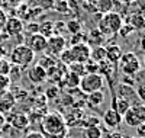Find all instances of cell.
Here are the masks:
<instances>
[{
  "label": "cell",
  "instance_id": "1",
  "mask_svg": "<svg viewBox=\"0 0 145 138\" xmlns=\"http://www.w3.org/2000/svg\"><path fill=\"white\" fill-rule=\"evenodd\" d=\"M39 132L45 138H64L68 135L70 131L63 114L59 112H46L39 121Z\"/></svg>",
  "mask_w": 145,
  "mask_h": 138
},
{
  "label": "cell",
  "instance_id": "2",
  "mask_svg": "<svg viewBox=\"0 0 145 138\" xmlns=\"http://www.w3.org/2000/svg\"><path fill=\"white\" fill-rule=\"evenodd\" d=\"M35 61V54L25 45V44H18L9 54V62L12 66H18L20 68H28L32 66Z\"/></svg>",
  "mask_w": 145,
  "mask_h": 138
},
{
  "label": "cell",
  "instance_id": "3",
  "mask_svg": "<svg viewBox=\"0 0 145 138\" xmlns=\"http://www.w3.org/2000/svg\"><path fill=\"white\" fill-rule=\"evenodd\" d=\"M122 25H123L122 16L115 13V12H110V13H106L100 18V20L97 22V29L105 36H113L118 35Z\"/></svg>",
  "mask_w": 145,
  "mask_h": 138
},
{
  "label": "cell",
  "instance_id": "4",
  "mask_svg": "<svg viewBox=\"0 0 145 138\" xmlns=\"http://www.w3.org/2000/svg\"><path fill=\"white\" fill-rule=\"evenodd\" d=\"M141 60L138 58V55L132 51L123 53L120 60L118 61V68L123 73L125 77H135L137 74L141 71Z\"/></svg>",
  "mask_w": 145,
  "mask_h": 138
},
{
  "label": "cell",
  "instance_id": "5",
  "mask_svg": "<svg viewBox=\"0 0 145 138\" xmlns=\"http://www.w3.org/2000/svg\"><path fill=\"white\" fill-rule=\"evenodd\" d=\"M105 87V79L100 76L99 73L96 74H84L80 79L78 84V90L84 95H90L93 92H99L103 90Z\"/></svg>",
  "mask_w": 145,
  "mask_h": 138
},
{
  "label": "cell",
  "instance_id": "6",
  "mask_svg": "<svg viewBox=\"0 0 145 138\" xmlns=\"http://www.w3.org/2000/svg\"><path fill=\"white\" fill-rule=\"evenodd\" d=\"M122 121L128 125V127H139L141 124L145 122V105L144 103H135L132 105L128 112L122 116Z\"/></svg>",
  "mask_w": 145,
  "mask_h": 138
},
{
  "label": "cell",
  "instance_id": "7",
  "mask_svg": "<svg viewBox=\"0 0 145 138\" xmlns=\"http://www.w3.org/2000/svg\"><path fill=\"white\" fill-rule=\"evenodd\" d=\"M67 47V41L63 35H52L51 38L46 39V47H45V53L46 55H50L52 58H58Z\"/></svg>",
  "mask_w": 145,
  "mask_h": 138
},
{
  "label": "cell",
  "instance_id": "8",
  "mask_svg": "<svg viewBox=\"0 0 145 138\" xmlns=\"http://www.w3.org/2000/svg\"><path fill=\"white\" fill-rule=\"evenodd\" d=\"M90 51H91V47L87 42H81L70 47V53L74 62H81V64L90 60Z\"/></svg>",
  "mask_w": 145,
  "mask_h": 138
},
{
  "label": "cell",
  "instance_id": "9",
  "mask_svg": "<svg viewBox=\"0 0 145 138\" xmlns=\"http://www.w3.org/2000/svg\"><path fill=\"white\" fill-rule=\"evenodd\" d=\"M6 122H9L12 127L18 131H23L29 127L31 124V118L25 114V112H13V114L7 115Z\"/></svg>",
  "mask_w": 145,
  "mask_h": 138
},
{
  "label": "cell",
  "instance_id": "10",
  "mask_svg": "<svg viewBox=\"0 0 145 138\" xmlns=\"http://www.w3.org/2000/svg\"><path fill=\"white\" fill-rule=\"evenodd\" d=\"M23 29H25V23H23V20H20L16 16H12V18H7V20L5 23V28H3V32L10 38V36L22 35Z\"/></svg>",
  "mask_w": 145,
  "mask_h": 138
},
{
  "label": "cell",
  "instance_id": "11",
  "mask_svg": "<svg viewBox=\"0 0 145 138\" xmlns=\"http://www.w3.org/2000/svg\"><path fill=\"white\" fill-rule=\"evenodd\" d=\"M31 51L36 55V54H44L45 53V47H46V38L41 34H33V35H29L28 36V41L25 44Z\"/></svg>",
  "mask_w": 145,
  "mask_h": 138
},
{
  "label": "cell",
  "instance_id": "12",
  "mask_svg": "<svg viewBox=\"0 0 145 138\" xmlns=\"http://www.w3.org/2000/svg\"><path fill=\"white\" fill-rule=\"evenodd\" d=\"M26 74H28V79L32 84L39 86V84H44L46 81V70H44L41 66L36 64V62L28 67Z\"/></svg>",
  "mask_w": 145,
  "mask_h": 138
},
{
  "label": "cell",
  "instance_id": "13",
  "mask_svg": "<svg viewBox=\"0 0 145 138\" xmlns=\"http://www.w3.org/2000/svg\"><path fill=\"white\" fill-rule=\"evenodd\" d=\"M65 73H67V67L63 66L59 61H57V64L51 70L46 71V80L52 81L54 84H58L59 81L63 80V77L65 76Z\"/></svg>",
  "mask_w": 145,
  "mask_h": 138
},
{
  "label": "cell",
  "instance_id": "14",
  "mask_svg": "<svg viewBox=\"0 0 145 138\" xmlns=\"http://www.w3.org/2000/svg\"><path fill=\"white\" fill-rule=\"evenodd\" d=\"M16 105V100L13 97V95H12L10 92H6L3 95H0V114H3L5 116L7 114H10L12 109L15 108Z\"/></svg>",
  "mask_w": 145,
  "mask_h": 138
},
{
  "label": "cell",
  "instance_id": "15",
  "mask_svg": "<svg viewBox=\"0 0 145 138\" xmlns=\"http://www.w3.org/2000/svg\"><path fill=\"white\" fill-rule=\"evenodd\" d=\"M106 48V61H109L110 64H118V61L120 60V57H122L123 51H122V48H120L118 44H110V45H107L105 47Z\"/></svg>",
  "mask_w": 145,
  "mask_h": 138
},
{
  "label": "cell",
  "instance_id": "16",
  "mask_svg": "<svg viewBox=\"0 0 145 138\" xmlns=\"http://www.w3.org/2000/svg\"><path fill=\"white\" fill-rule=\"evenodd\" d=\"M102 122L109 128H116V127H119V124L122 122V116H120L118 112H115L113 109H106L105 114H103Z\"/></svg>",
  "mask_w": 145,
  "mask_h": 138
},
{
  "label": "cell",
  "instance_id": "17",
  "mask_svg": "<svg viewBox=\"0 0 145 138\" xmlns=\"http://www.w3.org/2000/svg\"><path fill=\"white\" fill-rule=\"evenodd\" d=\"M126 23H128L134 31H141V29L145 28V16L141 13V12L131 13V15H128Z\"/></svg>",
  "mask_w": 145,
  "mask_h": 138
},
{
  "label": "cell",
  "instance_id": "18",
  "mask_svg": "<svg viewBox=\"0 0 145 138\" xmlns=\"http://www.w3.org/2000/svg\"><path fill=\"white\" fill-rule=\"evenodd\" d=\"M131 106H132L131 102H128L126 99L119 97V96H115V97L112 99V108H110V109H113L115 112H118L120 116H123Z\"/></svg>",
  "mask_w": 145,
  "mask_h": 138
},
{
  "label": "cell",
  "instance_id": "19",
  "mask_svg": "<svg viewBox=\"0 0 145 138\" xmlns=\"http://www.w3.org/2000/svg\"><path fill=\"white\" fill-rule=\"evenodd\" d=\"M64 119H65V124H67V127L70 128V125L71 127H77V124L78 121L83 118V110L80 108H71L65 115H63Z\"/></svg>",
  "mask_w": 145,
  "mask_h": 138
},
{
  "label": "cell",
  "instance_id": "20",
  "mask_svg": "<svg viewBox=\"0 0 145 138\" xmlns=\"http://www.w3.org/2000/svg\"><path fill=\"white\" fill-rule=\"evenodd\" d=\"M80 79H81V77H78V76H76V74L67 71L65 76L63 77V80L59 81L57 86H63V87H67L68 90H74V89H78Z\"/></svg>",
  "mask_w": 145,
  "mask_h": 138
},
{
  "label": "cell",
  "instance_id": "21",
  "mask_svg": "<svg viewBox=\"0 0 145 138\" xmlns=\"http://www.w3.org/2000/svg\"><path fill=\"white\" fill-rule=\"evenodd\" d=\"M86 36H87V41L90 42V44H89L90 47H100V45H103V42L106 41V36H105L97 28L90 29Z\"/></svg>",
  "mask_w": 145,
  "mask_h": 138
},
{
  "label": "cell",
  "instance_id": "22",
  "mask_svg": "<svg viewBox=\"0 0 145 138\" xmlns=\"http://www.w3.org/2000/svg\"><path fill=\"white\" fill-rule=\"evenodd\" d=\"M86 100H87V105H89L90 108H94V109H96V108L102 106V103L105 102V93H103V90L93 92V93L87 95Z\"/></svg>",
  "mask_w": 145,
  "mask_h": 138
},
{
  "label": "cell",
  "instance_id": "23",
  "mask_svg": "<svg viewBox=\"0 0 145 138\" xmlns=\"http://www.w3.org/2000/svg\"><path fill=\"white\" fill-rule=\"evenodd\" d=\"M100 122H102V119L99 116H94V115L84 116L83 115V118L77 124V127H83L84 129H86V128H90V127H100Z\"/></svg>",
  "mask_w": 145,
  "mask_h": 138
},
{
  "label": "cell",
  "instance_id": "24",
  "mask_svg": "<svg viewBox=\"0 0 145 138\" xmlns=\"http://www.w3.org/2000/svg\"><path fill=\"white\" fill-rule=\"evenodd\" d=\"M65 31H67L70 35L80 34V32H83V23H81L77 18H72V19H70L68 22H65Z\"/></svg>",
  "mask_w": 145,
  "mask_h": 138
},
{
  "label": "cell",
  "instance_id": "25",
  "mask_svg": "<svg viewBox=\"0 0 145 138\" xmlns=\"http://www.w3.org/2000/svg\"><path fill=\"white\" fill-rule=\"evenodd\" d=\"M38 34H41L44 38H51L54 34V22L51 20H45L42 23H39V28H38Z\"/></svg>",
  "mask_w": 145,
  "mask_h": 138
},
{
  "label": "cell",
  "instance_id": "26",
  "mask_svg": "<svg viewBox=\"0 0 145 138\" xmlns=\"http://www.w3.org/2000/svg\"><path fill=\"white\" fill-rule=\"evenodd\" d=\"M106 58V48L105 45H100V47H91V51H90V60L94 61V62H99L103 61Z\"/></svg>",
  "mask_w": 145,
  "mask_h": 138
},
{
  "label": "cell",
  "instance_id": "27",
  "mask_svg": "<svg viewBox=\"0 0 145 138\" xmlns=\"http://www.w3.org/2000/svg\"><path fill=\"white\" fill-rule=\"evenodd\" d=\"M96 9L100 15L110 13L113 12V0H96Z\"/></svg>",
  "mask_w": 145,
  "mask_h": 138
},
{
  "label": "cell",
  "instance_id": "28",
  "mask_svg": "<svg viewBox=\"0 0 145 138\" xmlns=\"http://www.w3.org/2000/svg\"><path fill=\"white\" fill-rule=\"evenodd\" d=\"M36 64L38 66H41L44 70H51L55 64H57V58H52V57H50V55H46V54H42L41 57H39V60L36 61Z\"/></svg>",
  "mask_w": 145,
  "mask_h": 138
},
{
  "label": "cell",
  "instance_id": "29",
  "mask_svg": "<svg viewBox=\"0 0 145 138\" xmlns=\"http://www.w3.org/2000/svg\"><path fill=\"white\" fill-rule=\"evenodd\" d=\"M67 71L76 74V76H78V77H83L84 74H86L84 64H81V62H72V64H70V66L67 67Z\"/></svg>",
  "mask_w": 145,
  "mask_h": 138
},
{
  "label": "cell",
  "instance_id": "30",
  "mask_svg": "<svg viewBox=\"0 0 145 138\" xmlns=\"http://www.w3.org/2000/svg\"><path fill=\"white\" fill-rule=\"evenodd\" d=\"M103 131L100 127H90L84 129V138H102Z\"/></svg>",
  "mask_w": 145,
  "mask_h": 138
},
{
  "label": "cell",
  "instance_id": "31",
  "mask_svg": "<svg viewBox=\"0 0 145 138\" xmlns=\"http://www.w3.org/2000/svg\"><path fill=\"white\" fill-rule=\"evenodd\" d=\"M22 73H23V68H20L18 66H12L10 67V71L7 74V77L10 79L12 83H15V81H19L22 79Z\"/></svg>",
  "mask_w": 145,
  "mask_h": 138
},
{
  "label": "cell",
  "instance_id": "32",
  "mask_svg": "<svg viewBox=\"0 0 145 138\" xmlns=\"http://www.w3.org/2000/svg\"><path fill=\"white\" fill-rule=\"evenodd\" d=\"M54 10H57L58 13H61V15H67L71 12L70 9V5H68V0H59V2H57L52 7Z\"/></svg>",
  "mask_w": 145,
  "mask_h": 138
},
{
  "label": "cell",
  "instance_id": "33",
  "mask_svg": "<svg viewBox=\"0 0 145 138\" xmlns=\"http://www.w3.org/2000/svg\"><path fill=\"white\" fill-rule=\"evenodd\" d=\"M44 96L46 99H57V97H59V86H57V84L48 86V89L45 90Z\"/></svg>",
  "mask_w": 145,
  "mask_h": 138
},
{
  "label": "cell",
  "instance_id": "34",
  "mask_svg": "<svg viewBox=\"0 0 145 138\" xmlns=\"http://www.w3.org/2000/svg\"><path fill=\"white\" fill-rule=\"evenodd\" d=\"M81 7L86 10L89 15L97 13V9H96V0H86V2H81Z\"/></svg>",
  "mask_w": 145,
  "mask_h": 138
},
{
  "label": "cell",
  "instance_id": "35",
  "mask_svg": "<svg viewBox=\"0 0 145 138\" xmlns=\"http://www.w3.org/2000/svg\"><path fill=\"white\" fill-rule=\"evenodd\" d=\"M84 70H86V74H96L99 71V64L89 60V61L84 62Z\"/></svg>",
  "mask_w": 145,
  "mask_h": 138
},
{
  "label": "cell",
  "instance_id": "36",
  "mask_svg": "<svg viewBox=\"0 0 145 138\" xmlns=\"http://www.w3.org/2000/svg\"><path fill=\"white\" fill-rule=\"evenodd\" d=\"M10 84H12V81H10V79L7 76H0V95L9 92L10 90Z\"/></svg>",
  "mask_w": 145,
  "mask_h": 138
},
{
  "label": "cell",
  "instance_id": "37",
  "mask_svg": "<svg viewBox=\"0 0 145 138\" xmlns=\"http://www.w3.org/2000/svg\"><path fill=\"white\" fill-rule=\"evenodd\" d=\"M134 32H135V31L132 29L128 23H123L122 26H120V29H119L118 35H119V36H122V38H128V36H129V35H132Z\"/></svg>",
  "mask_w": 145,
  "mask_h": 138
},
{
  "label": "cell",
  "instance_id": "38",
  "mask_svg": "<svg viewBox=\"0 0 145 138\" xmlns=\"http://www.w3.org/2000/svg\"><path fill=\"white\" fill-rule=\"evenodd\" d=\"M38 28H39V23L36 22H29L26 25V28L23 29V32H26V35H33V34H38Z\"/></svg>",
  "mask_w": 145,
  "mask_h": 138
},
{
  "label": "cell",
  "instance_id": "39",
  "mask_svg": "<svg viewBox=\"0 0 145 138\" xmlns=\"http://www.w3.org/2000/svg\"><path fill=\"white\" fill-rule=\"evenodd\" d=\"M36 6H38L41 10L52 9L54 7V0H36Z\"/></svg>",
  "mask_w": 145,
  "mask_h": 138
},
{
  "label": "cell",
  "instance_id": "40",
  "mask_svg": "<svg viewBox=\"0 0 145 138\" xmlns=\"http://www.w3.org/2000/svg\"><path fill=\"white\" fill-rule=\"evenodd\" d=\"M135 95H137L138 99H141V100L145 102V84H141V86L137 87V89H135Z\"/></svg>",
  "mask_w": 145,
  "mask_h": 138
},
{
  "label": "cell",
  "instance_id": "41",
  "mask_svg": "<svg viewBox=\"0 0 145 138\" xmlns=\"http://www.w3.org/2000/svg\"><path fill=\"white\" fill-rule=\"evenodd\" d=\"M22 138H45L39 131H28Z\"/></svg>",
  "mask_w": 145,
  "mask_h": 138
},
{
  "label": "cell",
  "instance_id": "42",
  "mask_svg": "<svg viewBox=\"0 0 145 138\" xmlns=\"http://www.w3.org/2000/svg\"><path fill=\"white\" fill-rule=\"evenodd\" d=\"M6 20H7V13H6L3 9H0V31H3Z\"/></svg>",
  "mask_w": 145,
  "mask_h": 138
},
{
  "label": "cell",
  "instance_id": "43",
  "mask_svg": "<svg viewBox=\"0 0 145 138\" xmlns=\"http://www.w3.org/2000/svg\"><path fill=\"white\" fill-rule=\"evenodd\" d=\"M137 128H138V135L142 137V138H145V122L141 124L139 127H137Z\"/></svg>",
  "mask_w": 145,
  "mask_h": 138
},
{
  "label": "cell",
  "instance_id": "44",
  "mask_svg": "<svg viewBox=\"0 0 145 138\" xmlns=\"http://www.w3.org/2000/svg\"><path fill=\"white\" fill-rule=\"evenodd\" d=\"M6 124H7V122H6V116H5L3 114H0V131L6 127Z\"/></svg>",
  "mask_w": 145,
  "mask_h": 138
},
{
  "label": "cell",
  "instance_id": "45",
  "mask_svg": "<svg viewBox=\"0 0 145 138\" xmlns=\"http://www.w3.org/2000/svg\"><path fill=\"white\" fill-rule=\"evenodd\" d=\"M134 3H137L139 9H145V0H134Z\"/></svg>",
  "mask_w": 145,
  "mask_h": 138
},
{
  "label": "cell",
  "instance_id": "46",
  "mask_svg": "<svg viewBox=\"0 0 145 138\" xmlns=\"http://www.w3.org/2000/svg\"><path fill=\"white\" fill-rule=\"evenodd\" d=\"M6 39H9V36H7L3 31H0V44H2L3 41H6Z\"/></svg>",
  "mask_w": 145,
  "mask_h": 138
},
{
  "label": "cell",
  "instance_id": "47",
  "mask_svg": "<svg viewBox=\"0 0 145 138\" xmlns=\"http://www.w3.org/2000/svg\"><path fill=\"white\" fill-rule=\"evenodd\" d=\"M107 138H123V135H122V134H119V132H112Z\"/></svg>",
  "mask_w": 145,
  "mask_h": 138
},
{
  "label": "cell",
  "instance_id": "48",
  "mask_svg": "<svg viewBox=\"0 0 145 138\" xmlns=\"http://www.w3.org/2000/svg\"><path fill=\"white\" fill-rule=\"evenodd\" d=\"M6 5V0H0V9H2V6Z\"/></svg>",
  "mask_w": 145,
  "mask_h": 138
},
{
  "label": "cell",
  "instance_id": "49",
  "mask_svg": "<svg viewBox=\"0 0 145 138\" xmlns=\"http://www.w3.org/2000/svg\"><path fill=\"white\" fill-rule=\"evenodd\" d=\"M64 138H71V137H68V135H67V137H64Z\"/></svg>",
  "mask_w": 145,
  "mask_h": 138
},
{
  "label": "cell",
  "instance_id": "50",
  "mask_svg": "<svg viewBox=\"0 0 145 138\" xmlns=\"http://www.w3.org/2000/svg\"><path fill=\"white\" fill-rule=\"evenodd\" d=\"M144 64H145V57H144Z\"/></svg>",
  "mask_w": 145,
  "mask_h": 138
},
{
  "label": "cell",
  "instance_id": "51",
  "mask_svg": "<svg viewBox=\"0 0 145 138\" xmlns=\"http://www.w3.org/2000/svg\"><path fill=\"white\" fill-rule=\"evenodd\" d=\"M81 2H86V0H81Z\"/></svg>",
  "mask_w": 145,
  "mask_h": 138
}]
</instances>
